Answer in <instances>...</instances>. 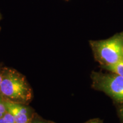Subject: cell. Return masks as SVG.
Returning <instances> with one entry per match:
<instances>
[{"mask_svg":"<svg viewBox=\"0 0 123 123\" xmlns=\"http://www.w3.org/2000/svg\"><path fill=\"white\" fill-rule=\"evenodd\" d=\"M0 96L10 102L29 104L33 100L34 93L33 88L22 74L13 68L4 66Z\"/></svg>","mask_w":123,"mask_h":123,"instance_id":"obj_1","label":"cell"},{"mask_svg":"<svg viewBox=\"0 0 123 123\" xmlns=\"http://www.w3.org/2000/svg\"><path fill=\"white\" fill-rule=\"evenodd\" d=\"M89 43L93 56L101 67L116 64L123 58V31L108 39Z\"/></svg>","mask_w":123,"mask_h":123,"instance_id":"obj_2","label":"cell"},{"mask_svg":"<svg viewBox=\"0 0 123 123\" xmlns=\"http://www.w3.org/2000/svg\"><path fill=\"white\" fill-rule=\"evenodd\" d=\"M91 78L93 89L103 92L117 103H123V77L110 72L92 71Z\"/></svg>","mask_w":123,"mask_h":123,"instance_id":"obj_3","label":"cell"},{"mask_svg":"<svg viewBox=\"0 0 123 123\" xmlns=\"http://www.w3.org/2000/svg\"><path fill=\"white\" fill-rule=\"evenodd\" d=\"M6 111L13 116L16 123H29L34 116L35 110L29 104L5 100Z\"/></svg>","mask_w":123,"mask_h":123,"instance_id":"obj_4","label":"cell"},{"mask_svg":"<svg viewBox=\"0 0 123 123\" xmlns=\"http://www.w3.org/2000/svg\"><path fill=\"white\" fill-rule=\"evenodd\" d=\"M101 68L110 73L116 74L117 75L123 77V58L116 64L111 66H103Z\"/></svg>","mask_w":123,"mask_h":123,"instance_id":"obj_5","label":"cell"},{"mask_svg":"<svg viewBox=\"0 0 123 123\" xmlns=\"http://www.w3.org/2000/svg\"><path fill=\"white\" fill-rule=\"evenodd\" d=\"M0 123H16L13 116L8 111L4 113V115L0 117Z\"/></svg>","mask_w":123,"mask_h":123,"instance_id":"obj_6","label":"cell"},{"mask_svg":"<svg viewBox=\"0 0 123 123\" xmlns=\"http://www.w3.org/2000/svg\"><path fill=\"white\" fill-rule=\"evenodd\" d=\"M29 123H55L50 120H47L42 118L37 113H35L33 119Z\"/></svg>","mask_w":123,"mask_h":123,"instance_id":"obj_7","label":"cell"},{"mask_svg":"<svg viewBox=\"0 0 123 123\" xmlns=\"http://www.w3.org/2000/svg\"><path fill=\"white\" fill-rule=\"evenodd\" d=\"M6 112V108L5 104L4 99L2 96H0V117H1Z\"/></svg>","mask_w":123,"mask_h":123,"instance_id":"obj_8","label":"cell"},{"mask_svg":"<svg viewBox=\"0 0 123 123\" xmlns=\"http://www.w3.org/2000/svg\"><path fill=\"white\" fill-rule=\"evenodd\" d=\"M118 114H119V117L120 118L121 120L123 123V103L121 104V105L119 107L118 109Z\"/></svg>","mask_w":123,"mask_h":123,"instance_id":"obj_9","label":"cell"},{"mask_svg":"<svg viewBox=\"0 0 123 123\" xmlns=\"http://www.w3.org/2000/svg\"><path fill=\"white\" fill-rule=\"evenodd\" d=\"M84 123H103V122L101 120L98 119H95L90 120L87 121V122Z\"/></svg>","mask_w":123,"mask_h":123,"instance_id":"obj_10","label":"cell"},{"mask_svg":"<svg viewBox=\"0 0 123 123\" xmlns=\"http://www.w3.org/2000/svg\"><path fill=\"white\" fill-rule=\"evenodd\" d=\"M4 67L3 64L0 63V85H1V75H2V69Z\"/></svg>","mask_w":123,"mask_h":123,"instance_id":"obj_11","label":"cell"},{"mask_svg":"<svg viewBox=\"0 0 123 123\" xmlns=\"http://www.w3.org/2000/svg\"><path fill=\"white\" fill-rule=\"evenodd\" d=\"M2 15H1V13H0V21H1V19H2ZM1 27H0V31H1Z\"/></svg>","mask_w":123,"mask_h":123,"instance_id":"obj_12","label":"cell"},{"mask_svg":"<svg viewBox=\"0 0 123 123\" xmlns=\"http://www.w3.org/2000/svg\"><path fill=\"white\" fill-rule=\"evenodd\" d=\"M65 1H68L69 0H65Z\"/></svg>","mask_w":123,"mask_h":123,"instance_id":"obj_13","label":"cell"}]
</instances>
